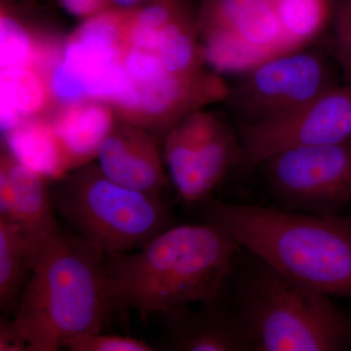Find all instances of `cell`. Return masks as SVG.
Here are the masks:
<instances>
[{"label": "cell", "mask_w": 351, "mask_h": 351, "mask_svg": "<svg viewBox=\"0 0 351 351\" xmlns=\"http://www.w3.org/2000/svg\"><path fill=\"white\" fill-rule=\"evenodd\" d=\"M234 301L255 351H341L351 348V315L331 295L304 285L251 255Z\"/></svg>", "instance_id": "cell-4"}, {"label": "cell", "mask_w": 351, "mask_h": 351, "mask_svg": "<svg viewBox=\"0 0 351 351\" xmlns=\"http://www.w3.org/2000/svg\"><path fill=\"white\" fill-rule=\"evenodd\" d=\"M240 246L205 221L170 226L134 252L106 255L115 309L135 311L145 322L214 299L225 289Z\"/></svg>", "instance_id": "cell-1"}, {"label": "cell", "mask_w": 351, "mask_h": 351, "mask_svg": "<svg viewBox=\"0 0 351 351\" xmlns=\"http://www.w3.org/2000/svg\"><path fill=\"white\" fill-rule=\"evenodd\" d=\"M330 24L332 55L343 83L351 85V0H336Z\"/></svg>", "instance_id": "cell-21"}, {"label": "cell", "mask_w": 351, "mask_h": 351, "mask_svg": "<svg viewBox=\"0 0 351 351\" xmlns=\"http://www.w3.org/2000/svg\"><path fill=\"white\" fill-rule=\"evenodd\" d=\"M196 32L197 23L191 20L186 7L161 32L154 53L170 73L189 75L202 71L201 64L205 62Z\"/></svg>", "instance_id": "cell-16"}, {"label": "cell", "mask_w": 351, "mask_h": 351, "mask_svg": "<svg viewBox=\"0 0 351 351\" xmlns=\"http://www.w3.org/2000/svg\"><path fill=\"white\" fill-rule=\"evenodd\" d=\"M59 2L66 12L84 19L112 7L110 0H59Z\"/></svg>", "instance_id": "cell-23"}, {"label": "cell", "mask_w": 351, "mask_h": 351, "mask_svg": "<svg viewBox=\"0 0 351 351\" xmlns=\"http://www.w3.org/2000/svg\"><path fill=\"white\" fill-rule=\"evenodd\" d=\"M112 7L119 9H129L137 8L143 2L147 1V0H110Z\"/></svg>", "instance_id": "cell-26"}, {"label": "cell", "mask_w": 351, "mask_h": 351, "mask_svg": "<svg viewBox=\"0 0 351 351\" xmlns=\"http://www.w3.org/2000/svg\"><path fill=\"white\" fill-rule=\"evenodd\" d=\"M27 350V341L14 326L13 321L2 317L0 321V351Z\"/></svg>", "instance_id": "cell-24"}, {"label": "cell", "mask_w": 351, "mask_h": 351, "mask_svg": "<svg viewBox=\"0 0 351 351\" xmlns=\"http://www.w3.org/2000/svg\"><path fill=\"white\" fill-rule=\"evenodd\" d=\"M205 63L243 73L293 47L270 0H203L197 22Z\"/></svg>", "instance_id": "cell-6"}, {"label": "cell", "mask_w": 351, "mask_h": 351, "mask_svg": "<svg viewBox=\"0 0 351 351\" xmlns=\"http://www.w3.org/2000/svg\"><path fill=\"white\" fill-rule=\"evenodd\" d=\"M49 96L47 80L36 66L1 69L0 106L10 108L21 119L40 112Z\"/></svg>", "instance_id": "cell-19"}, {"label": "cell", "mask_w": 351, "mask_h": 351, "mask_svg": "<svg viewBox=\"0 0 351 351\" xmlns=\"http://www.w3.org/2000/svg\"><path fill=\"white\" fill-rule=\"evenodd\" d=\"M261 165L284 209L334 215L351 204V141L285 149Z\"/></svg>", "instance_id": "cell-8"}, {"label": "cell", "mask_w": 351, "mask_h": 351, "mask_svg": "<svg viewBox=\"0 0 351 351\" xmlns=\"http://www.w3.org/2000/svg\"><path fill=\"white\" fill-rule=\"evenodd\" d=\"M241 165L252 169L285 149L351 141V85H338L285 117L239 125Z\"/></svg>", "instance_id": "cell-10"}, {"label": "cell", "mask_w": 351, "mask_h": 351, "mask_svg": "<svg viewBox=\"0 0 351 351\" xmlns=\"http://www.w3.org/2000/svg\"><path fill=\"white\" fill-rule=\"evenodd\" d=\"M39 48L27 29L12 16L2 11L0 18V66L1 69L36 66Z\"/></svg>", "instance_id": "cell-20"}, {"label": "cell", "mask_w": 351, "mask_h": 351, "mask_svg": "<svg viewBox=\"0 0 351 351\" xmlns=\"http://www.w3.org/2000/svg\"><path fill=\"white\" fill-rule=\"evenodd\" d=\"M52 197L75 234L105 255L137 250L173 226L160 196L120 186L97 165L66 177Z\"/></svg>", "instance_id": "cell-5"}, {"label": "cell", "mask_w": 351, "mask_h": 351, "mask_svg": "<svg viewBox=\"0 0 351 351\" xmlns=\"http://www.w3.org/2000/svg\"><path fill=\"white\" fill-rule=\"evenodd\" d=\"M8 151V149H7ZM14 191V221L19 223L34 252V262L61 234L56 206L44 182V176L20 162L10 152L2 154L1 166Z\"/></svg>", "instance_id": "cell-13"}, {"label": "cell", "mask_w": 351, "mask_h": 351, "mask_svg": "<svg viewBox=\"0 0 351 351\" xmlns=\"http://www.w3.org/2000/svg\"><path fill=\"white\" fill-rule=\"evenodd\" d=\"M197 205L205 221L272 269L331 297H351V215L232 204L211 196Z\"/></svg>", "instance_id": "cell-2"}, {"label": "cell", "mask_w": 351, "mask_h": 351, "mask_svg": "<svg viewBox=\"0 0 351 351\" xmlns=\"http://www.w3.org/2000/svg\"><path fill=\"white\" fill-rule=\"evenodd\" d=\"M105 262L82 237L63 232L39 254L12 320L27 351H57L103 332L115 309Z\"/></svg>", "instance_id": "cell-3"}, {"label": "cell", "mask_w": 351, "mask_h": 351, "mask_svg": "<svg viewBox=\"0 0 351 351\" xmlns=\"http://www.w3.org/2000/svg\"><path fill=\"white\" fill-rule=\"evenodd\" d=\"M107 103L85 100L64 106L53 122L63 156L85 159L96 156L101 141L112 130V113Z\"/></svg>", "instance_id": "cell-14"}, {"label": "cell", "mask_w": 351, "mask_h": 351, "mask_svg": "<svg viewBox=\"0 0 351 351\" xmlns=\"http://www.w3.org/2000/svg\"><path fill=\"white\" fill-rule=\"evenodd\" d=\"M95 157L101 172L120 186L156 196H160L165 188L156 143L138 129L112 128Z\"/></svg>", "instance_id": "cell-12"}, {"label": "cell", "mask_w": 351, "mask_h": 351, "mask_svg": "<svg viewBox=\"0 0 351 351\" xmlns=\"http://www.w3.org/2000/svg\"><path fill=\"white\" fill-rule=\"evenodd\" d=\"M66 348L71 351H152L156 350L143 339L119 335L90 332L69 341Z\"/></svg>", "instance_id": "cell-22"}, {"label": "cell", "mask_w": 351, "mask_h": 351, "mask_svg": "<svg viewBox=\"0 0 351 351\" xmlns=\"http://www.w3.org/2000/svg\"><path fill=\"white\" fill-rule=\"evenodd\" d=\"M225 289L191 311L181 307L165 316L168 350L177 351H255L253 339L234 301Z\"/></svg>", "instance_id": "cell-11"}, {"label": "cell", "mask_w": 351, "mask_h": 351, "mask_svg": "<svg viewBox=\"0 0 351 351\" xmlns=\"http://www.w3.org/2000/svg\"><path fill=\"white\" fill-rule=\"evenodd\" d=\"M295 49L306 47L330 25L336 0H270Z\"/></svg>", "instance_id": "cell-18"}, {"label": "cell", "mask_w": 351, "mask_h": 351, "mask_svg": "<svg viewBox=\"0 0 351 351\" xmlns=\"http://www.w3.org/2000/svg\"><path fill=\"white\" fill-rule=\"evenodd\" d=\"M165 160L182 199L197 204L209 197L232 166L241 165V144L221 120L195 112L168 131Z\"/></svg>", "instance_id": "cell-9"}, {"label": "cell", "mask_w": 351, "mask_h": 351, "mask_svg": "<svg viewBox=\"0 0 351 351\" xmlns=\"http://www.w3.org/2000/svg\"><path fill=\"white\" fill-rule=\"evenodd\" d=\"M34 252L19 223L0 217V308L15 313L34 263Z\"/></svg>", "instance_id": "cell-15"}, {"label": "cell", "mask_w": 351, "mask_h": 351, "mask_svg": "<svg viewBox=\"0 0 351 351\" xmlns=\"http://www.w3.org/2000/svg\"><path fill=\"white\" fill-rule=\"evenodd\" d=\"M8 151L20 162L40 174H55L62 165V154L52 126L25 122L9 133Z\"/></svg>", "instance_id": "cell-17"}, {"label": "cell", "mask_w": 351, "mask_h": 351, "mask_svg": "<svg viewBox=\"0 0 351 351\" xmlns=\"http://www.w3.org/2000/svg\"><path fill=\"white\" fill-rule=\"evenodd\" d=\"M0 217L14 221V191L5 171L0 168Z\"/></svg>", "instance_id": "cell-25"}, {"label": "cell", "mask_w": 351, "mask_h": 351, "mask_svg": "<svg viewBox=\"0 0 351 351\" xmlns=\"http://www.w3.org/2000/svg\"><path fill=\"white\" fill-rule=\"evenodd\" d=\"M338 85L328 58L304 47L246 71L226 101L239 125H258L285 117Z\"/></svg>", "instance_id": "cell-7"}]
</instances>
